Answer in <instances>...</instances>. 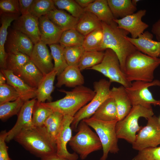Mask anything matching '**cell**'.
Returning a JSON list of instances; mask_svg holds the SVG:
<instances>
[{"label":"cell","instance_id":"6da1fadb","mask_svg":"<svg viewBox=\"0 0 160 160\" xmlns=\"http://www.w3.org/2000/svg\"><path fill=\"white\" fill-rule=\"evenodd\" d=\"M101 24L103 37L100 51L108 49L113 50L119 58L121 69L123 72L127 58L137 50L127 39L126 37L129 33L119 28L114 20L110 24L101 22Z\"/></svg>","mask_w":160,"mask_h":160},{"label":"cell","instance_id":"7a4b0ae2","mask_svg":"<svg viewBox=\"0 0 160 160\" xmlns=\"http://www.w3.org/2000/svg\"><path fill=\"white\" fill-rule=\"evenodd\" d=\"M14 139L31 153L41 159L56 152V143L44 126L23 129Z\"/></svg>","mask_w":160,"mask_h":160},{"label":"cell","instance_id":"3957f363","mask_svg":"<svg viewBox=\"0 0 160 160\" xmlns=\"http://www.w3.org/2000/svg\"><path fill=\"white\" fill-rule=\"evenodd\" d=\"M65 94V96L55 101L41 103L43 105L58 112L63 116H74L83 107L90 102L95 95L94 90L83 85L77 87L71 91L59 90Z\"/></svg>","mask_w":160,"mask_h":160},{"label":"cell","instance_id":"277c9868","mask_svg":"<svg viewBox=\"0 0 160 160\" xmlns=\"http://www.w3.org/2000/svg\"><path fill=\"white\" fill-rule=\"evenodd\" d=\"M160 65L159 57H153L137 50L127 58L123 72L131 82H150L154 80V71Z\"/></svg>","mask_w":160,"mask_h":160},{"label":"cell","instance_id":"5b68a950","mask_svg":"<svg viewBox=\"0 0 160 160\" xmlns=\"http://www.w3.org/2000/svg\"><path fill=\"white\" fill-rule=\"evenodd\" d=\"M153 115L152 108L140 105L132 106L127 115L116 123V130L118 138L124 139L132 144L136 139V133L143 127L138 124L139 118L143 117L147 119Z\"/></svg>","mask_w":160,"mask_h":160},{"label":"cell","instance_id":"8992f818","mask_svg":"<svg viewBox=\"0 0 160 160\" xmlns=\"http://www.w3.org/2000/svg\"><path fill=\"white\" fill-rule=\"evenodd\" d=\"M77 131L68 144L74 152L79 155L81 159H85L93 152L102 149L97 135L83 120L79 123Z\"/></svg>","mask_w":160,"mask_h":160},{"label":"cell","instance_id":"52a82bcc","mask_svg":"<svg viewBox=\"0 0 160 160\" xmlns=\"http://www.w3.org/2000/svg\"><path fill=\"white\" fill-rule=\"evenodd\" d=\"M95 131L101 142L103 154L100 160H106L109 153H116L119 151L116 126L117 120L104 121L92 117L83 120Z\"/></svg>","mask_w":160,"mask_h":160},{"label":"cell","instance_id":"ba28073f","mask_svg":"<svg viewBox=\"0 0 160 160\" xmlns=\"http://www.w3.org/2000/svg\"><path fill=\"white\" fill-rule=\"evenodd\" d=\"M111 84L109 81L105 79H101L93 83L95 95L91 100L81 108L74 116L71 125L72 130L77 131L81 121L91 117L102 103L111 97Z\"/></svg>","mask_w":160,"mask_h":160},{"label":"cell","instance_id":"9c48e42d","mask_svg":"<svg viewBox=\"0 0 160 160\" xmlns=\"http://www.w3.org/2000/svg\"><path fill=\"white\" fill-rule=\"evenodd\" d=\"M154 86L160 87V81L155 79L150 82L134 81L129 87L125 88L132 106L140 105L151 108L152 105L160 106V100L154 98L149 89V87Z\"/></svg>","mask_w":160,"mask_h":160},{"label":"cell","instance_id":"30bf717a","mask_svg":"<svg viewBox=\"0 0 160 160\" xmlns=\"http://www.w3.org/2000/svg\"><path fill=\"white\" fill-rule=\"evenodd\" d=\"M146 126L136 135L132 148L138 151L146 148H155L160 144V122L155 115L149 118Z\"/></svg>","mask_w":160,"mask_h":160},{"label":"cell","instance_id":"8fae6325","mask_svg":"<svg viewBox=\"0 0 160 160\" xmlns=\"http://www.w3.org/2000/svg\"><path fill=\"white\" fill-rule=\"evenodd\" d=\"M73 117L63 116L62 125L56 140V154L68 160H77L79 158L76 153H71L67 148V145L72 137L71 125Z\"/></svg>","mask_w":160,"mask_h":160},{"label":"cell","instance_id":"7c38bea8","mask_svg":"<svg viewBox=\"0 0 160 160\" xmlns=\"http://www.w3.org/2000/svg\"><path fill=\"white\" fill-rule=\"evenodd\" d=\"M146 10L140 9L137 12L119 19H114L118 27L127 31L131 38L135 39L143 33L149 25L142 21L146 14Z\"/></svg>","mask_w":160,"mask_h":160},{"label":"cell","instance_id":"4fadbf2b","mask_svg":"<svg viewBox=\"0 0 160 160\" xmlns=\"http://www.w3.org/2000/svg\"><path fill=\"white\" fill-rule=\"evenodd\" d=\"M35 98L25 102L18 114L17 121L14 127L8 132L6 139L9 142L22 130L33 127L32 117L33 108L37 101Z\"/></svg>","mask_w":160,"mask_h":160},{"label":"cell","instance_id":"5bb4252c","mask_svg":"<svg viewBox=\"0 0 160 160\" xmlns=\"http://www.w3.org/2000/svg\"><path fill=\"white\" fill-rule=\"evenodd\" d=\"M103 60L107 67L109 81L120 84L125 88L129 87L132 83L127 79L122 71L119 58L116 53L112 49L105 50Z\"/></svg>","mask_w":160,"mask_h":160},{"label":"cell","instance_id":"9a60e30c","mask_svg":"<svg viewBox=\"0 0 160 160\" xmlns=\"http://www.w3.org/2000/svg\"><path fill=\"white\" fill-rule=\"evenodd\" d=\"M13 27L28 37L34 44L41 41L39 18L30 13L20 16L14 21Z\"/></svg>","mask_w":160,"mask_h":160},{"label":"cell","instance_id":"2e32d148","mask_svg":"<svg viewBox=\"0 0 160 160\" xmlns=\"http://www.w3.org/2000/svg\"><path fill=\"white\" fill-rule=\"evenodd\" d=\"M7 52H19L31 57L34 46L31 40L24 34L13 29L8 32L5 46Z\"/></svg>","mask_w":160,"mask_h":160},{"label":"cell","instance_id":"e0dca14e","mask_svg":"<svg viewBox=\"0 0 160 160\" xmlns=\"http://www.w3.org/2000/svg\"><path fill=\"white\" fill-rule=\"evenodd\" d=\"M31 60L44 76L52 71L54 65L46 44L40 41L34 44Z\"/></svg>","mask_w":160,"mask_h":160},{"label":"cell","instance_id":"ac0fdd59","mask_svg":"<svg viewBox=\"0 0 160 160\" xmlns=\"http://www.w3.org/2000/svg\"><path fill=\"white\" fill-rule=\"evenodd\" d=\"M126 38L138 50L153 57H159L160 55V41L153 40V34L150 32L144 31L135 39L127 36Z\"/></svg>","mask_w":160,"mask_h":160},{"label":"cell","instance_id":"d6986e66","mask_svg":"<svg viewBox=\"0 0 160 160\" xmlns=\"http://www.w3.org/2000/svg\"><path fill=\"white\" fill-rule=\"evenodd\" d=\"M40 41L49 45L58 44L63 31L53 23L46 15L39 18Z\"/></svg>","mask_w":160,"mask_h":160},{"label":"cell","instance_id":"ffe728a7","mask_svg":"<svg viewBox=\"0 0 160 160\" xmlns=\"http://www.w3.org/2000/svg\"><path fill=\"white\" fill-rule=\"evenodd\" d=\"M5 76L7 84L12 87L25 102L36 97V89L30 86L22 79L8 69H1Z\"/></svg>","mask_w":160,"mask_h":160},{"label":"cell","instance_id":"44dd1931","mask_svg":"<svg viewBox=\"0 0 160 160\" xmlns=\"http://www.w3.org/2000/svg\"><path fill=\"white\" fill-rule=\"evenodd\" d=\"M78 66L68 65L58 75L56 86L60 87L63 85L75 88L82 86L84 83V78Z\"/></svg>","mask_w":160,"mask_h":160},{"label":"cell","instance_id":"7402d4cb","mask_svg":"<svg viewBox=\"0 0 160 160\" xmlns=\"http://www.w3.org/2000/svg\"><path fill=\"white\" fill-rule=\"evenodd\" d=\"M111 96L116 104L118 121L124 118L129 113L132 105L125 88L123 86L113 87L111 89Z\"/></svg>","mask_w":160,"mask_h":160},{"label":"cell","instance_id":"603a6c76","mask_svg":"<svg viewBox=\"0 0 160 160\" xmlns=\"http://www.w3.org/2000/svg\"><path fill=\"white\" fill-rule=\"evenodd\" d=\"M1 14L0 28V66L1 69H6L8 53L5 50V45L8 34L7 30L11 23L16 20L20 15L5 13Z\"/></svg>","mask_w":160,"mask_h":160},{"label":"cell","instance_id":"cb8c5ba5","mask_svg":"<svg viewBox=\"0 0 160 160\" xmlns=\"http://www.w3.org/2000/svg\"><path fill=\"white\" fill-rule=\"evenodd\" d=\"M57 75V72L53 69L44 76L36 89V98L38 102L44 103L46 100L52 101L51 94L55 89L54 82Z\"/></svg>","mask_w":160,"mask_h":160},{"label":"cell","instance_id":"d4e9b609","mask_svg":"<svg viewBox=\"0 0 160 160\" xmlns=\"http://www.w3.org/2000/svg\"><path fill=\"white\" fill-rule=\"evenodd\" d=\"M27 84L36 89L44 75L31 60L15 74Z\"/></svg>","mask_w":160,"mask_h":160},{"label":"cell","instance_id":"484cf974","mask_svg":"<svg viewBox=\"0 0 160 160\" xmlns=\"http://www.w3.org/2000/svg\"><path fill=\"white\" fill-rule=\"evenodd\" d=\"M46 15L53 23L63 31L76 29L79 19L63 10L56 8L50 11Z\"/></svg>","mask_w":160,"mask_h":160},{"label":"cell","instance_id":"4316f807","mask_svg":"<svg viewBox=\"0 0 160 160\" xmlns=\"http://www.w3.org/2000/svg\"><path fill=\"white\" fill-rule=\"evenodd\" d=\"M102 28L101 21L93 13L85 11L79 18L76 29L85 37L92 32Z\"/></svg>","mask_w":160,"mask_h":160},{"label":"cell","instance_id":"83f0119b","mask_svg":"<svg viewBox=\"0 0 160 160\" xmlns=\"http://www.w3.org/2000/svg\"><path fill=\"white\" fill-rule=\"evenodd\" d=\"M84 10L93 13L101 22L107 24L111 23L115 19L107 0H95Z\"/></svg>","mask_w":160,"mask_h":160},{"label":"cell","instance_id":"f1b7e54d","mask_svg":"<svg viewBox=\"0 0 160 160\" xmlns=\"http://www.w3.org/2000/svg\"><path fill=\"white\" fill-rule=\"evenodd\" d=\"M107 1L115 19H121L133 14L137 9L131 0H107Z\"/></svg>","mask_w":160,"mask_h":160},{"label":"cell","instance_id":"f546056e","mask_svg":"<svg viewBox=\"0 0 160 160\" xmlns=\"http://www.w3.org/2000/svg\"><path fill=\"white\" fill-rule=\"evenodd\" d=\"M91 117L104 121L118 120L116 104L113 98L111 97L106 100Z\"/></svg>","mask_w":160,"mask_h":160},{"label":"cell","instance_id":"4dcf8cb0","mask_svg":"<svg viewBox=\"0 0 160 160\" xmlns=\"http://www.w3.org/2000/svg\"><path fill=\"white\" fill-rule=\"evenodd\" d=\"M63 116L53 111L45 121L44 126L52 140L56 143L57 135L60 128Z\"/></svg>","mask_w":160,"mask_h":160},{"label":"cell","instance_id":"1f68e13d","mask_svg":"<svg viewBox=\"0 0 160 160\" xmlns=\"http://www.w3.org/2000/svg\"><path fill=\"white\" fill-rule=\"evenodd\" d=\"M104 52L100 51H84L80 60L78 66L81 71L93 67L102 61Z\"/></svg>","mask_w":160,"mask_h":160},{"label":"cell","instance_id":"d6a6232c","mask_svg":"<svg viewBox=\"0 0 160 160\" xmlns=\"http://www.w3.org/2000/svg\"><path fill=\"white\" fill-rule=\"evenodd\" d=\"M7 53V69L12 71L15 74L25 65L31 60L29 56L21 52Z\"/></svg>","mask_w":160,"mask_h":160},{"label":"cell","instance_id":"836d02e7","mask_svg":"<svg viewBox=\"0 0 160 160\" xmlns=\"http://www.w3.org/2000/svg\"><path fill=\"white\" fill-rule=\"evenodd\" d=\"M85 36L76 29L63 31L59 43L63 47L82 46Z\"/></svg>","mask_w":160,"mask_h":160},{"label":"cell","instance_id":"e575fe53","mask_svg":"<svg viewBox=\"0 0 160 160\" xmlns=\"http://www.w3.org/2000/svg\"><path fill=\"white\" fill-rule=\"evenodd\" d=\"M49 46L54 61L53 69L57 72L58 76L68 66L64 55V47L58 44L50 45Z\"/></svg>","mask_w":160,"mask_h":160},{"label":"cell","instance_id":"d590c367","mask_svg":"<svg viewBox=\"0 0 160 160\" xmlns=\"http://www.w3.org/2000/svg\"><path fill=\"white\" fill-rule=\"evenodd\" d=\"M25 102L20 97L16 100L0 105V119L6 121L11 116L18 114Z\"/></svg>","mask_w":160,"mask_h":160},{"label":"cell","instance_id":"8d00e7d4","mask_svg":"<svg viewBox=\"0 0 160 160\" xmlns=\"http://www.w3.org/2000/svg\"><path fill=\"white\" fill-rule=\"evenodd\" d=\"M103 37L102 28L92 32L85 37L82 45L85 51H100Z\"/></svg>","mask_w":160,"mask_h":160},{"label":"cell","instance_id":"74e56055","mask_svg":"<svg viewBox=\"0 0 160 160\" xmlns=\"http://www.w3.org/2000/svg\"><path fill=\"white\" fill-rule=\"evenodd\" d=\"M53 0H34L31 7L29 13L33 16L39 18L47 15L55 9Z\"/></svg>","mask_w":160,"mask_h":160},{"label":"cell","instance_id":"f35d334b","mask_svg":"<svg viewBox=\"0 0 160 160\" xmlns=\"http://www.w3.org/2000/svg\"><path fill=\"white\" fill-rule=\"evenodd\" d=\"M50 108L42 105L37 101L33 109L32 124L33 127L43 126L49 116L53 112Z\"/></svg>","mask_w":160,"mask_h":160},{"label":"cell","instance_id":"ab89813d","mask_svg":"<svg viewBox=\"0 0 160 160\" xmlns=\"http://www.w3.org/2000/svg\"><path fill=\"white\" fill-rule=\"evenodd\" d=\"M55 6L65 10L74 17L79 18L84 12V9L73 0H53Z\"/></svg>","mask_w":160,"mask_h":160},{"label":"cell","instance_id":"60d3db41","mask_svg":"<svg viewBox=\"0 0 160 160\" xmlns=\"http://www.w3.org/2000/svg\"><path fill=\"white\" fill-rule=\"evenodd\" d=\"M84 51L82 46L64 47V55L68 65L78 66L81 57Z\"/></svg>","mask_w":160,"mask_h":160},{"label":"cell","instance_id":"b9f144b4","mask_svg":"<svg viewBox=\"0 0 160 160\" xmlns=\"http://www.w3.org/2000/svg\"><path fill=\"white\" fill-rule=\"evenodd\" d=\"M19 97V94L11 86L6 83L0 85V105L15 101Z\"/></svg>","mask_w":160,"mask_h":160},{"label":"cell","instance_id":"7bdbcfd3","mask_svg":"<svg viewBox=\"0 0 160 160\" xmlns=\"http://www.w3.org/2000/svg\"><path fill=\"white\" fill-rule=\"evenodd\" d=\"M131 160H160V146L139 151Z\"/></svg>","mask_w":160,"mask_h":160},{"label":"cell","instance_id":"ee69618b","mask_svg":"<svg viewBox=\"0 0 160 160\" xmlns=\"http://www.w3.org/2000/svg\"><path fill=\"white\" fill-rule=\"evenodd\" d=\"M0 14L20 15L19 2L18 0H1Z\"/></svg>","mask_w":160,"mask_h":160},{"label":"cell","instance_id":"f6af8a7d","mask_svg":"<svg viewBox=\"0 0 160 160\" xmlns=\"http://www.w3.org/2000/svg\"><path fill=\"white\" fill-rule=\"evenodd\" d=\"M7 132L2 131L0 134V160H12L8 153V147L6 143Z\"/></svg>","mask_w":160,"mask_h":160},{"label":"cell","instance_id":"bcb514c9","mask_svg":"<svg viewBox=\"0 0 160 160\" xmlns=\"http://www.w3.org/2000/svg\"><path fill=\"white\" fill-rule=\"evenodd\" d=\"M34 0H19V8L21 15L29 13V11Z\"/></svg>","mask_w":160,"mask_h":160},{"label":"cell","instance_id":"7dc6e473","mask_svg":"<svg viewBox=\"0 0 160 160\" xmlns=\"http://www.w3.org/2000/svg\"><path fill=\"white\" fill-rule=\"evenodd\" d=\"M89 69L93 70L99 72L108 79V75L107 67L103 60L101 63L93 66Z\"/></svg>","mask_w":160,"mask_h":160},{"label":"cell","instance_id":"c3c4849f","mask_svg":"<svg viewBox=\"0 0 160 160\" xmlns=\"http://www.w3.org/2000/svg\"><path fill=\"white\" fill-rule=\"evenodd\" d=\"M151 32L157 40L160 41V18L153 25Z\"/></svg>","mask_w":160,"mask_h":160},{"label":"cell","instance_id":"681fc988","mask_svg":"<svg viewBox=\"0 0 160 160\" xmlns=\"http://www.w3.org/2000/svg\"><path fill=\"white\" fill-rule=\"evenodd\" d=\"M41 160H68L57 155L56 153L41 158Z\"/></svg>","mask_w":160,"mask_h":160},{"label":"cell","instance_id":"f907efd6","mask_svg":"<svg viewBox=\"0 0 160 160\" xmlns=\"http://www.w3.org/2000/svg\"><path fill=\"white\" fill-rule=\"evenodd\" d=\"M75 1L84 9L87 7L91 3L93 2L94 0H75Z\"/></svg>","mask_w":160,"mask_h":160},{"label":"cell","instance_id":"816d5d0a","mask_svg":"<svg viewBox=\"0 0 160 160\" xmlns=\"http://www.w3.org/2000/svg\"><path fill=\"white\" fill-rule=\"evenodd\" d=\"M6 78L4 74L1 71L0 73V85L6 84Z\"/></svg>","mask_w":160,"mask_h":160},{"label":"cell","instance_id":"f5cc1de1","mask_svg":"<svg viewBox=\"0 0 160 160\" xmlns=\"http://www.w3.org/2000/svg\"><path fill=\"white\" fill-rule=\"evenodd\" d=\"M140 0H131L132 2V4L135 6H137V4Z\"/></svg>","mask_w":160,"mask_h":160},{"label":"cell","instance_id":"db71d44e","mask_svg":"<svg viewBox=\"0 0 160 160\" xmlns=\"http://www.w3.org/2000/svg\"><path fill=\"white\" fill-rule=\"evenodd\" d=\"M159 121H160V117L159 118Z\"/></svg>","mask_w":160,"mask_h":160},{"label":"cell","instance_id":"11a10c76","mask_svg":"<svg viewBox=\"0 0 160 160\" xmlns=\"http://www.w3.org/2000/svg\"><path fill=\"white\" fill-rule=\"evenodd\" d=\"M159 57L160 58V55H159Z\"/></svg>","mask_w":160,"mask_h":160}]
</instances>
